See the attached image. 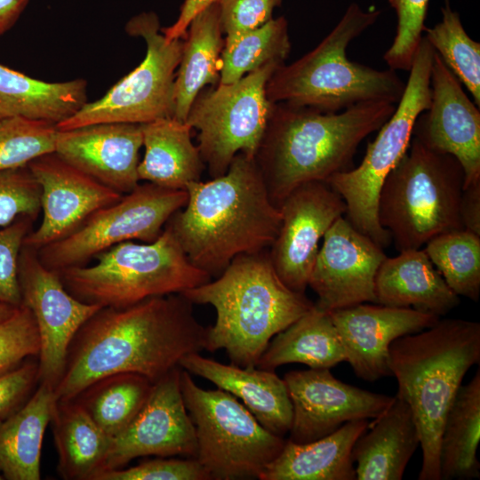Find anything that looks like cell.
Returning a JSON list of instances; mask_svg holds the SVG:
<instances>
[{"label":"cell","mask_w":480,"mask_h":480,"mask_svg":"<svg viewBox=\"0 0 480 480\" xmlns=\"http://www.w3.org/2000/svg\"><path fill=\"white\" fill-rule=\"evenodd\" d=\"M205 330L181 293L124 308L102 307L72 340L55 398L72 400L116 373H137L155 383L179 367L185 356L204 350Z\"/></svg>","instance_id":"obj_1"},{"label":"cell","mask_w":480,"mask_h":480,"mask_svg":"<svg viewBox=\"0 0 480 480\" xmlns=\"http://www.w3.org/2000/svg\"><path fill=\"white\" fill-rule=\"evenodd\" d=\"M186 205L167 226L194 266L218 277L240 254L268 250L282 220L254 158L238 153L228 171L186 187Z\"/></svg>","instance_id":"obj_2"},{"label":"cell","mask_w":480,"mask_h":480,"mask_svg":"<svg viewBox=\"0 0 480 480\" xmlns=\"http://www.w3.org/2000/svg\"><path fill=\"white\" fill-rule=\"evenodd\" d=\"M395 109L386 101L362 102L335 113L275 103L254 156L272 204L279 208L300 185L352 169L360 143Z\"/></svg>","instance_id":"obj_3"},{"label":"cell","mask_w":480,"mask_h":480,"mask_svg":"<svg viewBox=\"0 0 480 480\" xmlns=\"http://www.w3.org/2000/svg\"><path fill=\"white\" fill-rule=\"evenodd\" d=\"M180 293L193 304L215 308L204 349H225L230 363L244 368L256 367L271 339L315 305L283 283L268 250L240 254L213 281Z\"/></svg>","instance_id":"obj_4"},{"label":"cell","mask_w":480,"mask_h":480,"mask_svg":"<svg viewBox=\"0 0 480 480\" xmlns=\"http://www.w3.org/2000/svg\"><path fill=\"white\" fill-rule=\"evenodd\" d=\"M480 361V324L438 319L420 332L399 337L388 349L397 397L416 423L422 466L419 480H441L439 444L448 410L467 372Z\"/></svg>","instance_id":"obj_5"},{"label":"cell","mask_w":480,"mask_h":480,"mask_svg":"<svg viewBox=\"0 0 480 480\" xmlns=\"http://www.w3.org/2000/svg\"><path fill=\"white\" fill-rule=\"evenodd\" d=\"M380 12L352 3L316 47L273 72L266 85L268 99L329 113L362 102L397 103L405 83L396 70H379L347 57L349 44L374 24Z\"/></svg>","instance_id":"obj_6"},{"label":"cell","mask_w":480,"mask_h":480,"mask_svg":"<svg viewBox=\"0 0 480 480\" xmlns=\"http://www.w3.org/2000/svg\"><path fill=\"white\" fill-rule=\"evenodd\" d=\"M464 180L454 156L412 137L384 180L378 200L379 222L399 252L420 249L438 235L464 229L460 215Z\"/></svg>","instance_id":"obj_7"},{"label":"cell","mask_w":480,"mask_h":480,"mask_svg":"<svg viewBox=\"0 0 480 480\" xmlns=\"http://www.w3.org/2000/svg\"><path fill=\"white\" fill-rule=\"evenodd\" d=\"M93 259L97 260L93 265L74 266L58 273L74 297L101 307L124 308L212 280L192 264L167 226L153 242H123Z\"/></svg>","instance_id":"obj_8"},{"label":"cell","mask_w":480,"mask_h":480,"mask_svg":"<svg viewBox=\"0 0 480 480\" xmlns=\"http://www.w3.org/2000/svg\"><path fill=\"white\" fill-rule=\"evenodd\" d=\"M435 50L422 36L398 107L368 143L361 164L331 176L325 182L346 204L347 220L382 248L390 235L378 220L381 186L390 171L406 152L418 116L430 105V72Z\"/></svg>","instance_id":"obj_9"},{"label":"cell","mask_w":480,"mask_h":480,"mask_svg":"<svg viewBox=\"0 0 480 480\" xmlns=\"http://www.w3.org/2000/svg\"><path fill=\"white\" fill-rule=\"evenodd\" d=\"M180 388L195 427L196 459L212 479L260 478L285 440L265 428L230 393L198 387L180 371Z\"/></svg>","instance_id":"obj_10"},{"label":"cell","mask_w":480,"mask_h":480,"mask_svg":"<svg viewBox=\"0 0 480 480\" xmlns=\"http://www.w3.org/2000/svg\"><path fill=\"white\" fill-rule=\"evenodd\" d=\"M125 30L145 41L144 60L100 99L86 102L56 124L59 130L100 123L141 124L173 116L175 70L180 60L182 38L167 41L153 12L131 18Z\"/></svg>","instance_id":"obj_11"},{"label":"cell","mask_w":480,"mask_h":480,"mask_svg":"<svg viewBox=\"0 0 480 480\" xmlns=\"http://www.w3.org/2000/svg\"><path fill=\"white\" fill-rule=\"evenodd\" d=\"M281 65L268 64L196 96L186 122L198 132L197 148L212 178L223 175L238 153L254 158L275 104L266 85Z\"/></svg>","instance_id":"obj_12"},{"label":"cell","mask_w":480,"mask_h":480,"mask_svg":"<svg viewBox=\"0 0 480 480\" xmlns=\"http://www.w3.org/2000/svg\"><path fill=\"white\" fill-rule=\"evenodd\" d=\"M188 198L185 189L139 184L118 201L94 212L68 236L36 251L37 255L47 268L59 271L84 265L123 242H153Z\"/></svg>","instance_id":"obj_13"},{"label":"cell","mask_w":480,"mask_h":480,"mask_svg":"<svg viewBox=\"0 0 480 480\" xmlns=\"http://www.w3.org/2000/svg\"><path fill=\"white\" fill-rule=\"evenodd\" d=\"M19 282L22 304L32 312L39 334L38 383L54 388L63 374L72 340L102 307L74 297L58 271L47 268L36 251L24 245L19 257Z\"/></svg>","instance_id":"obj_14"},{"label":"cell","mask_w":480,"mask_h":480,"mask_svg":"<svg viewBox=\"0 0 480 480\" xmlns=\"http://www.w3.org/2000/svg\"><path fill=\"white\" fill-rule=\"evenodd\" d=\"M279 209L281 226L268 255L283 283L294 292L305 293L319 242L332 223L346 213V204L327 182L314 180L294 188Z\"/></svg>","instance_id":"obj_15"},{"label":"cell","mask_w":480,"mask_h":480,"mask_svg":"<svg viewBox=\"0 0 480 480\" xmlns=\"http://www.w3.org/2000/svg\"><path fill=\"white\" fill-rule=\"evenodd\" d=\"M180 371L176 367L153 383L136 416L112 438L101 472L144 456L196 458V431L183 401Z\"/></svg>","instance_id":"obj_16"},{"label":"cell","mask_w":480,"mask_h":480,"mask_svg":"<svg viewBox=\"0 0 480 480\" xmlns=\"http://www.w3.org/2000/svg\"><path fill=\"white\" fill-rule=\"evenodd\" d=\"M292 404L291 441L309 443L352 420L375 419L394 396L370 392L337 380L328 368L285 373Z\"/></svg>","instance_id":"obj_17"},{"label":"cell","mask_w":480,"mask_h":480,"mask_svg":"<svg viewBox=\"0 0 480 480\" xmlns=\"http://www.w3.org/2000/svg\"><path fill=\"white\" fill-rule=\"evenodd\" d=\"M308 279L317 295L315 306L332 310L376 303L374 282L387 255L383 248L342 216L324 236Z\"/></svg>","instance_id":"obj_18"},{"label":"cell","mask_w":480,"mask_h":480,"mask_svg":"<svg viewBox=\"0 0 480 480\" xmlns=\"http://www.w3.org/2000/svg\"><path fill=\"white\" fill-rule=\"evenodd\" d=\"M461 83L435 52L430 72V105L415 121L412 138L429 149L454 156L464 187L480 181V111Z\"/></svg>","instance_id":"obj_19"},{"label":"cell","mask_w":480,"mask_h":480,"mask_svg":"<svg viewBox=\"0 0 480 480\" xmlns=\"http://www.w3.org/2000/svg\"><path fill=\"white\" fill-rule=\"evenodd\" d=\"M28 167L41 188L42 221L23 242L35 251L68 236L94 212L123 196L53 152L36 158Z\"/></svg>","instance_id":"obj_20"},{"label":"cell","mask_w":480,"mask_h":480,"mask_svg":"<svg viewBox=\"0 0 480 480\" xmlns=\"http://www.w3.org/2000/svg\"><path fill=\"white\" fill-rule=\"evenodd\" d=\"M330 313L356 375L368 381L391 375L388 349L396 339L435 324L439 316L412 308L356 304Z\"/></svg>","instance_id":"obj_21"},{"label":"cell","mask_w":480,"mask_h":480,"mask_svg":"<svg viewBox=\"0 0 480 480\" xmlns=\"http://www.w3.org/2000/svg\"><path fill=\"white\" fill-rule=\"evenodd\" d=\"M140 124L100 123L59 130L54 152L61 160L124 195L140 183Z\"/></svg>","instance_id":"obj_22"},{"label":"cell","mask_w":480,"mask_h":480,"mask_svg":"<svg viewBox=\"0 0 480 480\" xmlns=\"http://www.w3.org/2000/svg\"><path fill=\"white\" fill-rule=\"evenodd\" d=\"M180 367L242 400L271 433L284 437L290 431L293 416L292 401L284 379L274 371L224 364L199 353L185 356Z\"/></svg>","instance_id":"obj_23"},{"label":"cell","mask_w":480,"mask_h":480,"mask_svg":"<svg viewBox=\"0 0 480 480\" xmlns=\"http://www.w3.org/2000/svg\"><path fill=\"white\" fill-rule=\"evenodd\" d=\"M376 303L412 308L445 316L460 304L459 296L448 286L423 249L399 252L386 257L374 282Z\"/></svg>","instance_id":"obj_24"},{"label":"cell","mask_w":480,"mask_h":480,"mask_svg":"<svg viewBox=\"0 0 480 480\" xmlns=\"http://www.w3.org/2000/svg\"><path fill=\"white\" fill-rule=\"evenodd\" d=\"M419 445V431L409 405L394 396L370 431L365 430L353 445L356 479L401 480Z\"/></svg>","instance_id":"obj_25"},{"label":"cell","mask_w":480,"mask_h":480,"mask_svg":"<svg viewBox=\"0 0 480 480\" xmlns=\"http://www.w3.org/2000/svg\"><path fill=\"white\" fill-rule=\"evenodd\" d=\"M368 420L346 422L317 440H286L279 455L263 470L260 480H354L352 448L367 429Z\"/></svg>","instance_id":"obj_26"},{"label":"cell","mask_w":480,"mask_h":480,"mask_svg":"<svg viewBox=\"0 0 480 480\" xmlns=\"http://www.w3.org/2000/svg\"><path fill=\"white\" fill-rule=\"evenodd\" d=\"M144 156L140 180L165 188L185 189L199 181L204 164L191 140V126L172 116L141 124Z\"/></svg>","instance_id":"obj_27"},{"label":"cell","mask_w":480,"mask_h":480,"mask_svg":"<svg viewBox=\"0 0 480 480\" xmlns=\"http://www.w3.org/2000/svg\"><path fill=\"white\" fill-rule=\"evenodd\" d=\"M56 402L45 383L18 409L0 416V475L8 480H39L41 450Z\"/></svg>","instance_id":"obj_28"},{"label":"cell","mask_w":480,"mask_h":480,"mask_svg":"<svg viewBox=\"0 0 480 480\" xmlns=\"http://www.w3.org/2000/svg\"><path fill=\"white\" fill-rule=\"evenodd\" d=\"M173 88L172 117L186 122L199 92L220 80V56L224 47L219 1L212 3L190 21Z\"/></svg>","instance_id":"obj_29"},{"label":"cell","mask_w":480,"mask_h":480,"mask_svg":"<svg viewBox=\"0 0 480 480\" xmlns=\"http://www.w3.org/2000/svg\"><path fill=\"white\" fill-rule=\"evenodd\" d=\"M83 79L46 82L0 64V117H24L58 124L86 101Z\"/></svg>","instance_id":"obj_30"},{"label":"cell","mask_w":480,"mask_h":480,"mask_svg":"<svg viewBox=\"0 0 480 480\" xmlns=\"http://www.w3.org/2000/svg\"><path fill=\"white\" fill-rule=\"evenodd\" d=\"M50 423L64 479L94 480L102 471L112 438L75 399L56 400Z\"/></svg>","instance_id":"obj_31"},{"label":"cell","mask_w":480,"mask_h":480,"mask_svg":"<svg viewBox=\"0 0 480 480\" xmlns=\"http://www.w3.org/2000/svg\"><path fill=\"white\" fill-rule=\"evenodd\" d=\"M347 361V354L330 313L314 307L273 338L256 367L274 371L299 363L311 369Z\"/></svg>","instance_id":"obj_32"},{"label":"cell","mask_w":480,"mask_h":480,"mask_svg":"<svg viewBox=\"0 0 480 480\" xmlns=\"http://www.w3.org/2000/svg\"><path fill=\"white\" fill-rule=\"evenodd\" d=\"M480 440V371L460 386L442 428L439 444L441 480L480 476L476 451Z\"/></svg>","instance_id":"obj_33"},{"label":"cell","mask_w":480,"mask_h":480,"mask_svg":"<svg viewBox=\"0 0 480 480\" xmlns=\"http://www.w3.org/2000/svg\"><path fill=\"white\" fill-rule=\"evenodd\" d=\"M152 386L153 383L142 375L116 373L95 381L74 399L113 438L136 416Z\"/></svg>","instance_id":"obj_34"},{"label":"cell","mask_w":480,"mask_h":480,"mask_svg":"<svg viewBox=\"0 0 480 480\" xmlns=\"http://www.w3.org/2000/svg\"><path fill=\"white\" fill-rule=\"evenodd\" d=\"M291 51L288 23L284 16L233 40L225 41L220 56L219 84L238 81L268 64H284Z\"/></svg>","instance_id":"obj_35"},{"label":"cell","mask_w":480,"mask_h":480,"mask_svg":"<svg viewBox=\"0 0 480 480\" xmlns=\"http://www.w3.org/2000/svg\"><path fill=\"white\" fill-rule=\"evenodd\" d=\"M423 248L448 286L477 301L480 295V236L460 229L433 237Z\"/></svg>","instance_id":"obj_36"},{"label":"cell","mask_w":480,"mask_h":480,"mask_svg":"<svg viewBox=\"0 0 480 480\" xmlns=\"http://www.w3.org/2000/svg\"><path fill=\"white\" fill-rule=\"evenodd\" d=\"M441 10V21L432 28L426 27L424 36L479 107L480 44L468 35L459 13L452 9L448 0Z\"/></svg>","instance_id":"obj_37"},{"label":"cell","mask_w":480,"mask_h":480,"mask_svg":"<svg viewBox=\"0 0 480 480\" xmlns=\"http://www.w3.org/2000/svg\"><path fill=\"white\" fill-rule=\"evenodd\" d=\"M56 124L24 117L0 120V172L28 165L54 152Z\"/></svg>","instance_id":"obj_38"},{"label":"cell","mask_w":480,"mask_h":480,"mask_svg":"<svg viewBox=\"0 0 480 480\" xmlns=\"http://www.w3.org/2000/svg\"><path fill=\"white\" fill-rule=\"evenodd\" d=\"M429 0H388L396 13V36L383 59L393 70L409 71L426 28Z\"/></svg>","instance_id":"obj_39"},{"label":"cell","mask_w":480,"mask_h":480,"mask_svg":"<svg viewBox=\"0 0 480 480\" xmlns=\"http://www.w3.org/2000/svg\"><path fill=\"white\" fill-rule=\"evenodd\" d=\"M41 211V188L28 165L0 172V228Z\"/></svg>","instance_id":"obj_40"},{"label":"cell","mask_w":480,"mask_h":480,"mask_svg":"<svg viewBox=\"0 0 480 480\" xmlns=\"http://www.w3.org/2000/svg\"><path fill=\"white\" fill-rule=\"evenodd\" d=\"M39 334L30 309L21 304L0 322V374L18 367L28 357L38 356Z\"/></svg>","instance_id":"obj_41"},{"label":"cell","mask_w":480,"mask_h":480,"mask_svg":"<svg viewBox=\"0 0 480 480\" xmlns=\"http://www.w3.org/2000/svg\"><path fill=\"white\" fill-rule=\"evenodd\" d=\"M205 468L196 458L160 457L128 468L100 473L94 480H211Z\"/></svg>","instance_id":"obj_42"},{"label":"cell","mask_w":480,"mask_h":480,"mask_svg":"<svg viewBox=\"0 0 480 480\" xmlns=\"http://www.w3.org/2000/svg\"><path fill=\"white\" fill-rule=\"evenodd\" d=\"M33 220L28 217H20L0 228V304L12 307L22 304L19 257L24 239L31 231Z\"/></svg>","instance_id":"obj_43"},{"label":"cell","mask_w":480,"mask_h":480,"mask_svg":"<svg viewBox=\"0 0 480 480\" xmlns=\"http://www.w3.org/2000/svg\"><path fill=\"white\" fill-rule=\"evenodd\" d=\"M282 0H219L220 20L225 41L252 31L272 19Z\"/></svg>","instance_id":"obj_44"},{"label":"cell","mask_w":480,"mask_h":480,"mask_svg":"<svg viewBox=\"0 0 480 480\" xmlns=\"http://www.w3.org/2000/svg\"><path fill=\"white\" fill-rule=\"evenodd\" d=\"M38 383V363L25 360L18 367L0 374V416L18 409Z\"/></svg>","instance_id":"obj_45"},{"label":"cell","mask_w":480,"mask_h":480,"mask_svg":"<svg viewBox=\"0 0 480 480\" xmlns=\"http://www.w3.org/2000/svg\"><path fill=\"white\" fill-rule=\"evenodd\" d=\"M460 215L464 229L480 236V181L463 188Z\"/></svg>","instance_id":"obj_46"},{"label":"cell","mask_w":480,"mask_h":480,"mask_svg":"<svg viewBox=\"0 0 480 480\" xmlns=\"http://www.w3.org/2000/svg\"><path fill=\"white\" fill-rule=\"evenodd\" d=\"M217 1L219 0H185L177 20L172 26L161 28L165 39L172 41L184 37L193 18Z\"/></svg>","instance_id":"obj_47"},{"label":"cell","mask_w":480,"mask_h":480,"mask_svg":"<svg viewBox=\"0 0 480 480\" xmlns=\"http://www.w3.org/2000/svg\"><path fill=\"white\" fill-rule=\"evenodd\" d=\"M29 0H0V36L17 21Z\"/></svg>","instance_id":"obj_48"},{"label":"cell","mask_w":480,"mask_h":480,"mask_svg":"<svg viewBox=\"0 0 480 480\" xmlns=\"http://www.w3.org/2000/svg\"><path fill=\"white\" fill-rule=\"evenodd\" d=\"M17 307H12L5 304H0V322L9 317Z\"/></svg>","instance_id":"obj_49"},{"label":"cell","mask_w":480,"mask_h":480,"mask_svg":"<svg viewBox=\"0 0 480 480\" xmlns=\"http://www.w3.org/2000/svg\"><path fill=\"white\" fill-rule=\"evenodd\" d=\"M1 479H4V478H3V476L0 475V480H1Z\"/></svg>","instance_id":"obj_50"},{"label":"cell","mask_w":480,"mask_h":480,"mask_svg":"<svg viewBox=\"0 0 480 480\" xmlns=\"http://www.w3.org/2000/svg\"><path fill=\"white\" fill-rule=\"evenodd\" d=\"M5 118H6V117H5ZM2 119H3V118H2V117H0V120H2Z\"/></svg>","instance_id":"obj_51"}]
</instances>
